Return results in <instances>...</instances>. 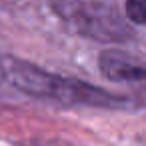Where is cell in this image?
<instances>
[{
	"mask_svg": "<svg viewBox=\"0 0 146 146\" xmlns=\"http://www.w3.org/2000/svg\"><path fill=\"white\" fill-rule=\"evenodd\" d=\"M54 12L82 36L98 42H126L134 36L120 10L108 2H54Z\"/></svg>",
	"mask_w": 146,
	"mask_h": 146,
	"instance_id": "7a4b0ae2",
	"label": "cell"
},
{
	"mask_svg": "<svg viewBox=\"0 0 146 146\" xmlns=\"http://www.w3.org/2000/svg\"><path fill=\"white\" fill-rule=\"evenodd\" d=\"M126 16L134 24L146 26V0H128L126 2Z\"/></svg>",
	"mask_w": 146,
	"mask_h": 146,
	"instance_id": "277c9868",
	"label": "cell"
},
{
	"mask_svg": "<svg viewBox=\"0 0 146 146\" xmlns=\"http://www.w3.org/2000/svg\"><path fill=\"white\" fill-rule=\"evenodd\" d=\"M98 66L114 80H146V64H140L116 50H104L98 56Z\"/></svg>",
	"mask_w": 146,
	"mask_h": 146,
	"instance_id": "3957f363",
	"label": "cell"
},
{
	"mask_svg": "<svg viewBox=\"0 0 146 146\" xmlns=\"http://www.w3.org/2000/svg\"><path fill=\"white\" fill-rule=\"evenodd\" d=\"M0 72L4 78L24 94H30L34 98L52 100L66 106H96V108H118L126 106L128 98L120 94H112L104 88H98L94 84L66 78L52 74L48 70L38 68L32 62L14 58V56H2L0 58Z\"/></svg>",
	"mask_w": 146,
	"mask_h": 146,
	"instance_id": "6da1fadb",
	"label": "cell"
}]
</instances>
